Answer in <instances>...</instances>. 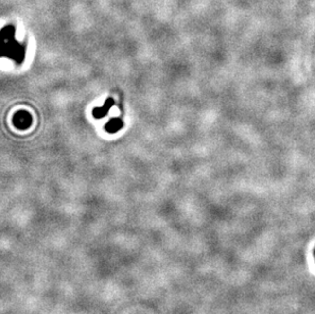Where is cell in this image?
I'll return each instance as SVG.
<instances>
[{"label":"cell","mask_w":315,"mask_h":314,"mask_svg":"<svg viewBox=\"0 0 315 314\" xmlns=\"http://www.w3.org/2000/svg\"><path fill=\"white\" fill-rule=\"evenodd\" d=\"M121 127H122V122L119 120H113V121L109 122V123L107 125V130L109 132H115V131H118Z\"/></svg>","instance_id":"cell-1"},{"label":"cell","mask_w":315,"mask_h":314,"mask_svg":"<svg viewBox=\"0 0 315 314\" xmlns=\"http://www.w3.org/2000/svg\"><path fill=\"white\" fill-rule=\"evenodd\" d=\"M109 109L108 105L106 103H105V105L102 107V108H99V109H96L95 111H94V116H95L96 118H102L104 116V113L105 112H107Z\"/></svg>","instance_id":"cell-2"}]
</instances>
